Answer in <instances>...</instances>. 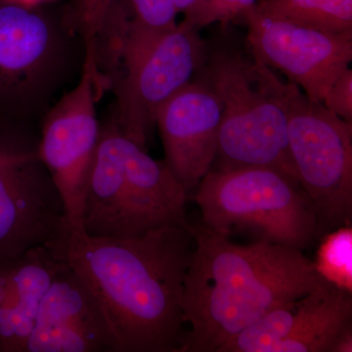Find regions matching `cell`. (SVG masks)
Segmentation results:
<instances>
[{
	"instance_id": "4",
	"label": "cell",
	"mask_w": 352,
	"mask_h": 352,
	"mask_svg": "<svg viewBox=\"0 0 352 352\" xmlns=\"http://www.w3.org/2000/svg\"><path fill=\"white\" fill-rule=\"evenodd\" d=\"M188 200L164 161L153 159L115 124L101 127L83 201V233L127 239L164 226H188Z\"/></svg>"
},
{
	"instance_id": "22",
	"label": "cell",
	"mask_w": 352,
	"mask_h": 352,
	"mask_svg": "<svg viewBox=\"0 0 352 352\" xmlns=\"http://www.w3.org/2000/svg\"><path fill=\"white\" fill-rule=\"evenodd\" d=\"M54 1H57V0H0V3H2V2H14V3L22 4H43Z\"/></svg>"
},
{
	"instance_id": "9",
	"label": "cell",
	"mask_w": 352,
	"mask_h": 352,
	"mask_svg": "<svg viewBox=\"0 0 352 352\" xmlns=\"http://www.w3.org/2000/svg\"><path fill=\"white\" fill-rule=\"evenodd\" d=\"M288 143L296 177L314 205L317 239L352 223V122L296 85L288 101Z\"/></svg>"
},
{
	"instance_id": "16",
	"label": "cell",
	"mask_w": 352,
	"mask_h": 352,
	"mask_svg": "<svg viewBox=\"0 0 352 352\" xmlns=\"http://www.w3.org/2000/svg\"><path fill=\"white\" fill-rule=\"evenodd\" d=\"M263 15L352 36V0H258Z\"/></svg>"
},
{
	"instance_id": "14",
	"label": "cell",
	"mask_w": 352,
	"mask_h": 352,
	"mask_svg": "<svg viewBox=\"0 0 352 352\" xmlns=\"http://www.w3.org/2000/svg\"><path fill=\"white\" fill-rule=\"evenodd\" d=\"M25 352H116L100 305L67 261L41 298Z\"/></svg>"
},
{
	"instance_id": "20",
	"label": "cell",
	"mask_w": 352,
	"mask_h": 352,
	"mask_svg": "<svg viewBox=\"0 0 352 352\" xmlns=\"http://www.w3.org/2000/svg\"><path fill=\"white\" fill-rule=\"evenodd\" d=\"M131 23L149 31H166L176 25L179 15L175 0H126Z\"/></svg>"
},
{
	"instance_id": "3",
	"label": "cell",
	"mask_w": 352,
	"mask_h": 352,
	"mask_svg": "<svg viewBox=\"0 0 352 352\" xmlns=\"http://www.w3.org/2000/svg\"><path fill=\"white\" fill-rule=\"evenodd\" d=\"M201 68L221 105L212 170L270 168L298 182L288 143V101L295 85L282 80L251 50L221 48L206 57Z\"/></svg>"
},
{
	"instance_id": "10",
	"label": "cell",
	"mask_w": 352,
	"mask_h": 352,
	"mask_svg": "<svg viewBox=\"0 0 352 352\" xmlns=\"http://www.w3.org/2000/svg\"><path fill=\"white\" fill-rule=\"evenodd\" d=\"M100 76L83 62L75 87L51 106L41 120L38 154L63 199L72 230L83 232V201L100 138L97 91Z\"/></svg>"
},
{
	"instance_id": "6",
	"label": "cell",
	"mask_w": 352,
	"mask_h": 352,
	"mask_svg": "<svg viewBox=\"0 0 352 352\" xmlns=\"http://www.w3.org/2000/svg\"><path fill=\"white\" fill-rule=\"evenodd\" d=\"M194 192L201 224L220 235L250 234L300 251L317 239L311 201L300 183L282 171L210 170Z\"/></svg>"
},
{
	"instance_id": "7",
	"label": "cell",
	"mask_w": 352,
	"mask_h": 352,
	"mask_svg": "<svg viewBox=\"0 0 352 352\" xmlns=\"http://www.w3.org/2000/svg\"><path fill=\"white\" fill-rule=\"evenodd\" d=\"M117 113L122 133L147 151L157 111L194 78L207 57L199 30L180 22L166 31H149L132 24L129 16L113 20Z\"/></svg>"
},
{
	"instance_id": "12",
	"label": "cell",
	"mask_w": 352,
	"mask_h": 352,
	"mask_svg": "<svg viewBox=\"0 0 352 352\" xmlns=\"http://www.w3.org/2000/svg\"><path fill=\"white\" fill-rule=\"evenodd\" d=\"M242 20L252 54L311 100L323 102L335 78L349 68L352 36L270 17L254 7Z\"/></svg>"
},
{
	"instance_id": "13",
	"label": "cell",
	"mask_w": 352,
	"mask_h": 352,
	"mask_svg": "<svg viewBox=\"0 0 352 352\" xmlns=\"http://www.w3.org/2000/svg\"><path fill=\"white\" fill-rule=\"evenodd\" d=\"M220 122L219 97L203 78H193L157 111L155 124L163 141L164 163L189 199L212 170Z\"/></svg>"
},
{
	"instance_id": "1",
	"label": "cell",
	"mask_w": 352,
	"mask_h": 352,
	"mask_svg": "<svg viewBox=\"0 0 352 352\" xmlns=\"http://www.w3.org/2000/svg\"><path fill=\"white\" fill-rule=\"evenodd\" d=\"M194 248L191 223L127 238L71 230L64 258L100 305L116 352H183L184 281Z\"/></svg>"
},
{
	"instance_id": "8",
	"label": "cell",
	"mask_w": 352,
	"mask_h": 352,
	"mask_svg": "<svg viewBox=\"0 0 352 352\" xmlns=\"http://www.w3.org/2000/svg\"><path fill=\"white\" fill-rule=\"evenodd\" d=\"M63 199L38 154L34 129L0 127V258L48 247L71 233Z\"/></svg>"
},
{
	"instance_id": "21",
	"label": "cell",
	"mask_w": 352,
	"mask_h": 352,
	"mask_svg": "<svg viewBox=\"0 0 352 352\" xmlns=\"http://www.w3.org/2000/svg\"><path fill=\"white\" fill-rule=\"evenodd\" d=\"M322 103L340 119L352 122V69L342 71L329 87Z\"/></svg>"
},
{
	"instance_id": "15",
	"label": "cell",
	"mask_w": 352,
	"mask_h": 352,
	"mask_svg": "<svg viewBox=\"0 0 352 352\" xmlns=\"http://www.w3.org/2000/svg\"><path fill=\"white\" fill-rule=\"evenodd\" d=\"M65 263L48 247L0 258V352H25L41 298Z\"/></svg>"
},
{
	"instance_id": "18",
	"label": "cell",
	"mask_w": 352,
	"mask_h": 352,
	"mask_svg": "<svg viewBox=\"0 0 352 352\" xmlns=\"http://www.w3.org/2000/svg\"><path fill=\"white\" fill-rule=\"evenodd\" d=\"M258 0H198L184 13L182 23L200 31L212 24L228 25L242 19Z\"/></svg>"
},
{
	"instance_id": "19",
	"label": "cell",
	"mask_w": 352,
	"mask_h": 352,
	"mask_svg": "<svg viewBox=\"0 0 352 352\" xmlns=\"http://www.w3.org/2000/svg\"><path fill=\"white\" fill-rule=\"evenodd\" d=\"M113 0H71L69 10L85 50L94 52L107 22Z\"/></svg>"
},
{
	"instance_id": "11",
	"label": "cell",
	"mask_w": 352,
	"mask_h": 352,
	"mask_svg": "<svg viewBox=\"0 0 352 352\" xmlns=\"http://www.w3.org/2000/svg\"><path fill=\"white\" fill-rule=\"evenodd\" d=\"M352 293L323 280L270 310L219 352H351Z\"/></svg>"
},
{
	"instance_id": "2",
	"label": "cell",
	"mask_w": 352,
	"mask_h": 352,
	"mask_svg": "<svg viewBox=\"0 0 352 352\" xmlns=\"http://www.w3.org/2000/svg\"><path fill=\"white\" fill-rule=\"evenodd\" d=\"M194 248L184 281L183 352H219L270 310L323 281L302 251L256 241L238 245L191 223Z\"/></svg>"
},
{
	"instance_id": "17",
	"label": "cell",
	"mask_w": 352,
	"mask_h": 352,
	"mask_svg": "<svg viewBox=\"0 0 352 352\" xmlns=\"http://www.w3.org/2000/svg\"><path fill=\"white\" fill-rule=\"evenodd\" d=\"M314 261L328 283L352 293V227L342 226L321 238Z\"/></svg>"
},
{
	"instance_id": "5",
	"label": "cell",
	"mask_w": 352,
	"mask_h": 352,
	"mask_svg": "<svg viewBox=\"0 0 352 352\" xmlns=\"http://www.w3.org/2000/svg\"><path fill=\"white\" fill-rule=\"evenodd\" d=\"M53 3H0V104L16 129L43 120L85 52L69 8Z\"/></svg>"
}]
</instances>
